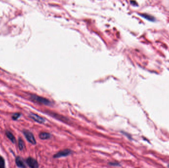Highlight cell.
I'll return each mask as SVG.
<instances>
[{
  "instance_id": "obj_1",
  "label": "cell",
  "mask_w": 169,
  "mask_h": 168,
  "mask_svg": "<svg viewBox=\"0 0 169 168\" xmlns=\"http://www.w3.org/2000/svg\"><path fill=\"white\" fill-rule=\"evenodd\" d=\"M23 134H24L25 138L30 143L34 145L36 144V140L34 138L33 134L31 132L27 130H23Z\"/></svg>"
},
{
  "instance_id": "obj_2",
  "label": "cell",
  "mask_w": 169,
  "mask_h": 168,
  "mask_svg": "<svg viewBox=\"0 0 169 168\" xmlns=\"http://www.w3.org/2000/svg\"><path fill=\"white\" fill-rule=\"evenodd\" d=\"M31 98L33 99V100L41 103L42 104H44L46 105H50V101H49L48 99L44 98L43 97H40L39 96L36 95H33L31 96Z\"/></svg>"
},
{
  "instance_id": "obj_3",
  "label": "cell",
  "mask_w": 169,
  "mask_h": 168,
  "mask_svg": "<svg viewBox=\"0 0 169 168\" xmlns=\"http://www.w3.org/2000/svg\"><path fill=\"white\" fill-rule=\"evenodd\" d=\"M26 163L30 168H39L37 161L32 157H28L26 160Z\"/></svg>"
},
{
  "instance_id": "obj_4",
  "label": "cell",
  "mask_w": 169,
  "mask_h": 168,
  "mask_svg": "<svg viewBox=\"0 0 169 168\" xmlns=\"http://www.w3.org/2000/svg\"><path fill=\"white\" fill-rule=\"evenodd\" d=\"M72 151L69 149H64L61 150L54 155V158H60L62 157H65L69 155L71 153Z\"/></svg>"
},
{
  "instance_id": "obj_5",
  "label": "cell",
  "mask_w": 169,
  "mask_h": 168,
  "mask_svg": "<svg viewBox=\"0 0 169 168\" xmlns=\"http://www.w3.org/2000/svg\"><path fill=\"white\" fill-rule=\"evenodd\" d=\"M29 117L31 118L34 120L35 121H36V122H37L39 123L42 124V123H45V119L41 117L40 116L36 114H35V113H31L30 114V115H29Z\"/></svg>"
},
{
  "instance_id": "obj_6",
  "label": "cell",
  "mask_w": 169,
  "mask_h": 168,
  "mask_svg": "<svg viewBox=\"0 0 169 168\" xmlns=\"http://www.w3.org/2000/svg\"><path fill=\"white\" fill-rule=\"evenodd\" d=\"M15 163L16 166L20 168H26V166L20 156H17L15 158Z\"/></svg>"
},
{
  "instance_id": "obj_7",
  "label": "cell",
  "mask_w": 169,
  "mask_h": 168,
  "mask_svg": "<svg viewBox=\"0 0 169 168\" xmlns=\"http://www.w3.org/2000/svg\"><path fill=\"white\" fill-rule=\"evenodd\" d=\"M6 135L7 138H9L13 143H15L16 142L15 138L14 137V135H13V134L11 132L9 131H6Z\"/></svg>"
},
{
  "instance_id": "obj_8",
  "label": "cell",
  "mask_w": 169,
  "mask_h": 168,
  "mask_svg": "<svg viewBox=\"0 0 169 168\" xmlns=\"http://www.w3.org/2000/svg\"><path fill=\"white\" fill-rule=\"evenodd\" d=\"M50 134L47 132H41L39 134V138L41 139H47L50 138Z\"/></svg>"
},
{
  "instance_id": "obj_9",
  "label": "cell",
  "mask_w": 169,
  "mask_h": 168,
  "mask_svg": "<svg viewBox=\"0 0 169 168\" xmlns=\"http://www.w3.org/2000/svg\"><path fill=\"white\" fill-rule=\"evenodd\" d=\"M18 148L20 150H22L25 148V144L24 142L21 138H18Z\"/></svg>"
},
{
  "instance_id": "obj_10",
  "label": "cell",
  "mask_w": 169,
  "mask_h": 168,
  "mask_svg": "<svg viewBox=\"0 0 169 168\" xmlns=\"http://www.w3.org/2000/svg\"><path fill=\"white\" fill-rule=\"evenodd\" d=\"M141 15H142V17H143L144 18H146V19H148V20H150V21H153L154 19V18L153 17V16H151V15H147V14H141Z\"/></svg>"
},
{
  "instance_id": "obj_11",
  "label": "cell",
  "mask_w": 169,
  "mask_h": 168,
  "mask_svg": "<svg viewBox=\"0 0 169 168\" xmlns=\"http://www.w3.org/2000/svg\"><path fill=\"white\" fill-rule=\"evenodd\" d=\"M5 160L2 157H0V168H5Z\"/></svg>"
},
{
  "instance_id": "obj_12",
  "label": "cell",
  "mask_w": 169,
  "mask_h": 168,
  "mask_svg": "<svg viewBox=\"0 0 169 168\" xmlns=\"http://www.w3.org/2000/svg\"><path fill=\"white\" fill-rule=\"evenodd\" d=\"M21 115L20 113H15L12 116V119L14 120H16Z\"/></svg>"
},
{
  "instance_id": "obj_13",
  "label": "cell",
  "mask_w": 169,
  "mask_h": 168,
  "mask_svg": "<svg viewBox=\"0 0 169 168\" xmlns=\"http://www.w3.org/2000/svg\"><path fill=\"white\" fill-rule=\"evenodd\" d=\"M109 164L110 165H115V166H117V165H119L118 163H116V162H115V163H114V162L110 163Z\"/></svg>"
},
{
  "instance_id": "obj_14",
  "label": "cell",
  "mask_w": 169,
  "mask_h": 168,
  "mask_svg": "<svg viewBox=\"0 0 169 168\" xmlns=\"http://www.w3.org/2000/svg\"><path fill=\"white\" fill-rule=\"evenodd\" d=\"M168 168H169V165H168Z\"/></svg>"
}]
</instances>
